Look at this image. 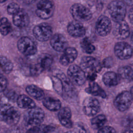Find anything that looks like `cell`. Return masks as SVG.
<instances>
[{"instance_id": "40", "label": "cell", "mask_w": 133, "mask_h": 133, "mask_svg": "<svg viewBox=\"0 0 133 133\" xmlns=\"http://www.w3.org/2000/svg\"><path fill=\"white\" fill-rule=\"evenodd\" d=\"M22 130L19 127H13L8 130L7 133H22Z\"/></svg>"}, {"instance_id": "46", "label": "cell", "mask_w": 133, "mask_h": 133, "mask_svg": "<svg viewBox=\"0 0 133 133\" xmlns=\"http://www.w3.org/2000/svg\"><path fill=\"white\" fill-rule=\"evenodd\" d=\"M65 133H74L73 131H67V132H65Z\"/></svg>"}, {"instance_id": "18", "label": "cell", "mask_w": 133, "mask_h": 133, "mask_svg": "<svg viewBox=\"0 0 133 133\" xmlns=\"http://www.w3.org/2000/svg\"><path fill=\"white\" fill-rule=\"evenodd\" d=\"M58 119L61 124L64 127L70 128L73 126V123L71 121V111L68 107L61 108L58 114Z\"/></svg>"}, {"instance_id": "32", "label": "cell", "mask_w": 133, "mask_h": 133, "mask_svg": "<svg viewBox=\"0 0 133 133\" xmlns=\"http://www.w3.org/2000/svg\"><path fill=\"white\" fill-rule=\"evenodd\" d=\"M54 88L58 94H61L63 91V85L61 79L58 76H54L52 78Z\"/></svg>"}, {"instance_id": "4", "label": "cell", "mask_w": 133, "mask_h": 133, "mask_svg": "<svg viewBox=\"0 0 133 133\" xmlns=\"http://www.w3.org/2000/svg\"><path fill=\"white\" fill-rule=\"evenodd\" d=\"M45 113L39 107H35L29 109L24 115V120L25 123L29 126H37L44 121Z\"/></svg>"}, {"instance_id": "22", "label": "cell", "mask_w": 133, "mask_h": 133, "mask_svg": "<svg viewBox=\"0 0 133 133\" xmlns=\"http://www.w3.org/2000/svg\"><path fill=\"white\" fill-rule=\"evenodd\" d=\"M102 81L104 84L109 87L117 85L119 81L118 75L114 72H107L102 76Z\"/></svg>"}, {"instance_id": "3", "label": "cell", "mask_w": 133, "mask_h": 133, "mask_svg": "<svg viewBox=\"0 0 133 133\" xmlns=\"http://www.w3.org/2000/svg\"><path fill=\"white\" fill-rule=\"evenodd\" d=\"M109 14L114 21L118 22L124 20L126 14L125 4L122 1H113L108 5Z\"/></svg>"}, {"instance_id": "16", "label": "cell", "mask_w": 133, "mask_h": 133, "mask_svg": "<svg viewBox=\"0 0 133 133\" xmlns=\"http://www.w3.org/2000/svg\"><path fill=\"white\" fill-rule=\"evenodd\" d=\"M67 30L71 36L76 38L83 36L86 33V29L83 24L76 21L70 22L67 26Z\"/></svg>"}, {"instance_id": "35", "label": "cell", "mask_w": 133, "mask_h": 133, "mask_svg": "<svg viewBox=\"0 0 133 133\" xmlns=\"http://www.w3.org/2000/svg\"><path fill=\"white\" fill-rule=\"evenodd\" d=\"M74 133H89V131L83 124L77 123L75 124L74 131Z\"/></svg>"}, {"instance_id": "25", "label": "cell", "mask_w": 133, "mask_h": 133, "mask_svg": "<svg viewBox=\"0 0 133 133\" xmlns=\"http://www.w3.org/2000/svg\"><path fill=\"white\" fill-rule=\"evenodd\" d=\"M119 77L128 82L133 81V65L120 67L118 70Z\"/></svg>"}, {"instance_id": "2", "label": "cell", "mask_w": 133, "mask_h": 133, "mask_svg": "<svg viewBox=\"0 0 133 133\" xmlns=\"http://www.w3.org/2000/svg\"><path fill=\"white\" fill-rule=\"evenodd\" d=\"M20 114L19 111L10 104L4 103L1 107V119L9 125L15 126L19 122Z\"/></svg>"}, {"instance_id": "42", "label": "cell", "mask_w": 133, "mask_h": 133, "mask_svg": "<svg viewBox=\"0 0 133 133\" xmlns=\"http://www.w3.org/2000/svg\"><path fill=\"white\" fill-rule=\"evenodd\" d=\"M122 133H133V127L128 128Z\"/></svg>"}, {"instance_id": "7", "label": "cell", "mask_w": 133, "mask_h": 133, "mask_svg": "<svg viewBox=\"0 0 133 133\" xmlns=\"http://www.w3.org/2000/svg\"><path fill=\"white\" fill-rule=\"evenodd\" d=\"M34 37L39 41L45 42L50 39L52 36V30L51 26L45 22L36 25L33 29Z\"/></svg>"}, {"instance_id": "45", "label": "cell", "mask_w": 133, "mask_h": 133, "mask_svg": "<svg viewBox=\"0 0 133 133\" xmlns=\"http://www.w3.org/2000/svg\"><path fill=\"white\" fill-rule=\"evenodd\" d=\"M131 41L133 43V32L131 33Z\"/></svg>"}, {"instance_id": "24", "label": "cell", "mask_w": 133, "mask_h": 133, "mask_svg": "<svg viewBox=\"0 0 133 133\" xmlns=\"http://www.w3.org/2000/svg\"><path fill=\"white\" fill-rule=\"evenodd\" d=\"M85 91L88 94L95 96H99L102 98H105L107 97L106 93L104 90L95 82L91 83L88 87L86 88Z\"/></svg>"}, {"instance_id": "19", "label": "cell", "mask_w": 133, "mask_h": 133, "mask_svg": "<svg viewBox=\"0 0 133 133\" xmlns=\"http://www.w3.org/2000/svg\"><path fill=\"white\" fill-rule=\"evenodd\" d=\"M13 23L19 28H24L28 26L30 22V19L28 14L22 9L13 16Z\"/></svg>"}, {"instance_id": "39", "label": "cell", "mask_w": 133, "mask_h": 133, "mask_svg": "<svg viewBox=\"0 0 133 133\" xmlns=\"http://www.w3.org/2000/svg\"><path fill=\"white\" fill-rule=\"evenodd\" d=\"M113 63H114V62H113V59L111 57H109V58H107L103 60L102 64L104 67L109 68L113 66Z\"/></svg>"}, {"instance_id": "43", "label": "cell", "mask_w": 133, "mask_h": 133, "mask_svg": "<svg viewBox=\"0 0 133 133\" xmlns=\"http://www.w3.org/2000/svg\"><path fill=\"white\" fill-rule=\"evenodd\" d=\"M124 3L129 6L133 5V1H125L124 2Z\"/></svg>"}, {"instance_id": "41", "label": "cell", "mask_w": 133, "mask_h": 133, "mask_svg": "<svg viewBox=\"0 0 133 133\" xmlns=\"http://www.w3.org/2000/svg\"><path fill=\"white\" fill-rule=\"evenodd\" d=\"M128 18L130 22L133 24V7L131 8L128 12Z\"/></svg>"}, {"instance_id": "27", "label": "cell", "mask_w": 133, "mask_h": 133, "mask_svg": "<svg viewBox=\"0 0 133 133\" xmlns=\"http://www.w3.org/2000/svg\"><path fill=\"white\" fill-rule=\"evenodd\" d=\"M54 129L53 126L50 125H37L29 128L25 133H48Z\"/></svg>"}, {"instance_id": "1", "label": "cell", "mask_w": 133, "mask_h": 133, "mask_svg": "<svg viewBox=\"0 0 133 133\" xmlns=\"http://www.w3.org/2000/svg\"><path fill=\"white\" fill-rule=\"evenodd\" d=\"M80 67L86 73L87 78L93 81L97 77V73L100 71L102 64L97 59L85 56L81 59Z\"/></svg>"}, {"instance_id": "34", "label": "cell", "mask_w": 133, "mask_h": 133, "mask_svg": "<svg viewBox=\"0 0 133 133\" xmlns=\"http://www.w3.org/2000/svg\"><path fill=\"white\" fill-rule=\"evenodd\" d=\"M3 92H4V94L5 95V96L9 100L13 101V102L17 101L18 96H17V95L15 91H14L12 90H6V89Z\"/></svg>"}, {"instance_id": "14", "label": "cell", "mask_w": 133, "mask_h": 133, "mask_svg": "<svg viewBox=\"0 0 133 133\" xmlns=\"http://www.w3.org/2000/svg\"><path fill=\"white\" fill-rule=\"evenodd\" d=\"M50 44L54 50L59 52H63L68 47V41L60 33H56L52 36L50 39Z\"/></svg>"}, {"instance_id": "13", "label": "cell", "mask_w": 133, "mask_h": 133, "mask_svg": "<svg viewBox=\"0 0 133 133\" xmlns=\"http://www.w3.org/2000/svg\"><path fill=\"white\" fill-rule=\"evenodd\" d=\"M112 29L110 19L107 16L101 15L97 19L96 24V31L98 35L105 36L108 35Z\"/></svg>"}, {"instance_id": "36", "label": "cell", "mask_w": 133, "mask_h": 133, "mask_svg": "<svg viewBox=\"0 0 133 133\" xmlns=\"http://www.w3.org/2000/svg\"><path fill=\"white\" fill-rule=\"evenodd\" d=\"M123 124L124 126L129 128L133 127V114H129L126 116L123 121Z\"/></svg>"}, {"instance_id": "12", "label": "cell", "mask_w": 133, "mask_h": 133, "mask_svg": "<svg viewBox=\"0 0 133 133\" xmlns=\"http://www.w3.org/2000/svg\"><path fill=\"white\" fill-rule=\"evenodd\" d=\"M114 51L115 56L121 60L129 59L133 54V49L128 43L121 42L116 43L114 46Z\"/></svg>"}, {"instance_id": "20", "label": "cell", "mask_w": 133, "mask_h": 133, "mask_svg": "<svg viewBox=\"0 0 133 133\" xmlns=\"http://www.w3.org/2000/svg\"><path fill=\"white\" fill-rule=\"evenodd\" d=\"M44 106L51 111H57L60 110L61 103L59 99L51 97H46L43 99Z\"/></svg>"}, {"instance_id": "44", "label": "cell", "mask_w": 133, "mask_h": 133, "mask_svg": "<svg viewBox=\"0 0 133 133\" xmlns=\"http://www.w3.org/2000/svg\"><path fill=\"white\" fill-rule=\"evenodd\" d=\"M130 93L132 96V98H133V86L131 87V89H130Z\"/></svg>"}, {"instance_id": "31", "label": "cell", "mask_w": 133, "mask_h": 133, "mask_svg": "<svg viewBox=\"0 0 133 133\" xmlns=\"http://www.w3.org/2000/svg\"><path fill=\"white\" fill-rule=\"evenodd\" d=\"M1 33L3 35H7L12 30V26L11 23L6 18H2L1 20Z\"/></svg>"}, {"instance_id": "17", "label": "cell", "mask_w": 133, "mask_h": 133, "mask_svg": "<svg viewBox=\"0 0 133 133\" xmlns=\"http://www.w3.org/2000/svg\"><path fill=\"white\" fill-rule=\"evenodd\" d=\"M77 56V51L76 49L73 47H68L61 56L59 59L60 63L64 66L68 65L72 63L76 59Z\"/></svg>"}, {"instance_id": "15", "label": "cell", "mask_w": 133, "mask_h": 133, "mask_svg": "<svg viewBox=\"0 0 133 133\" xmlns=\"http://www.w3.org/2000/svg\"><path fill=\"white\" fill-rule=\"evenodd\" d=\"M113 33L115 37L118 39H126L130 34L129 27L127 23L124 20L115 22Z\"/></svg>"}, {"instance_id": "33", "label": "cell", "mask_w": 133, "mask_h": 133, "mask_svg": "<svg viewBox=\"0 0 133 133\" xmlns=\"http://www.w3.org/2000/svg\"><path fill=\"white\" fill-rule=\"evenodd\" d=\"M20 10L19 5L15 2L9 3L7 7V11L8 13L10 15H12L13 16L18 12Z\"/></svg>"}, {"instance_id": "5", "label": "cell", "mask_w": 133, "mask_h": 133, "mask_svg": "<svg viewBox=\"0 0 133 133\" xmlns=\"http://www.w3.org/2000/svg\"><path fill=\"white\" fill-rule=\"evenodd\" d=\"M67 74L71 82L75 85H83L86 79V74L80 66L76 64L71 65L67 71Z\"/></svg>"}, {"instance_id": "23", "label": "cell", "mask_w": 133, "mask_h": 133, "mask_svg": "<svg viewBox=\"0 0 133 133\" xmlns=\"http://www.w3.org/2000/svg\"><path fill=\"white\" fill-rule=\"evenodd\" d=\"M26 91L29 96L37 100H43L44 98L45 94L44 91L34 85H29L26 87Z\"/></svg>"}, {"instance_id": "37", "label": "cell", "mask_w": 133, "mask_h": 133, "mask_svg": "<svg viewBox=\"0 0 133 133\" xmlns=\"http://www.w3.org/2000/svg\"><path fill=\"white\" fill-rule=\"evenodd\" d=\"M98 133H116L114 128L109 126H106L100 128Z\"/></svg>"}, {"instance_id": "6", "label": "cell", "mask_w": 133, "mask_h": 133, "mask_svg": "<svg viewBox=\"0 0 133 133\" xmlns=\"http://www.w3.org/2000/svg\"><path fill=\"white\" fill-rule=\"evenodd\" d=\"M70 11L74 19L78 22L87 21L92 17L91 11L81 4H74L70 7Z\"/></svg>"}, {"instance_id": "38", "label": "cell", "mask_w": 133, "mask_h": 133, "mask_svg": "<svg viewBox=\"0 0 133 133\" xmlns=\"http://www.w3.org/2000/svg\"><path fill=\"white\" fill-rule=\"evenodd\" d=\"M0 82H1V91L3 92L6 89L7 85V81L6 78L3 74H1L0 77Z\"/></svg>"}, {"instance_id": "29", "label": "cell", "mask_w": 133, "mask_h": 133, "mask_svg": "<svg viewBox=\"0 0 133 133\" xmlns=\"http://www.w3.org/2000/svg\"><path fill=\"white\" fill-rule=\"evenodd\" d=\"M0 61L1 71L5 74H9L10 73L13 69L12 63L6 57L3 56H1Z\"/></svg>"}, {"instance_id": "8", "label": "cell", "mask_w": 133, "mask_h": 133, "mask_svg": "<svg viewBox=\"0 0 133 133\" xmlns=\"http://www.w3.org/2000/svg\"><path fill=\"white\" fill-rule=\"evenodd\" d=\"M17 47L19 51L26 56H33L37 51L35 43L31 38L26 36L21 37L18 40Z\"/></svg>"}, {"instance_id": "21", "label": "cell", "mask_w": 133, "mask_h": 133, "mask_svg": "<svg viewBox=\"0 0 133 133\" xmlns=\"http://www.w3.org/2000/svg\"><path fill=\"white\" fill-rule=\"evenodd\" d=\"M16 101L18 106L21 109L29 110L36 107L35 102L25 95H21L19 96Z\"/></svg>"}, {"instance_id": "11", "label": "cell", "mask_w": 133, "mask_h": 133, "mask_svg": "<svg viewBox=\"0 0 133 133\" xmlns=\"http://www.w3.org/2000/svg\"><path fill=\"white\" fill-rule=\"evenodd\" d=\"M100 106L98 100L94 97H86L83 103V111L85 115L92 116L97 114L100 110Z\"/></svg>"}, {"instance_id": "9", "label": "cell", "mask_w": 133, "mask_h": 133, "mask_svg": "<svg viewBox=\"0 0 133 133\" xmlns=\"http://www.w3.org/2000/svg\"><path fill=\"white\" fill-rule=\"evenodd\" d=\"M54 7L52 2L47 0H42L38 2L36 5L35 13L42 19H47L54 14Z\"/></svg>"}, {"instance_id": "26", "label": "cell", "mask_w": 133, "mask_h": 133, "mask_svg": "<svg viewBox=\"0 0 133 133\" xmlns=\"http://www.w3.org/2000/svg\"><path fill=\"white\" fill-rule=\"evenodd\" d=\"M53 62L52 58L48 55L42 56L38 60L37 63L42 71L47 70L50 68Z\"/></svg>"}, {"instance_id": "10", "label": "cell", "mask_w": 133, "mask_h": 133, "mask_svg": "<svg viewBox=\"0 0 133 133\" xmlns=\"http://www.w3.org/2000/svg\"><path fill=\"white\" fill-rule=\"evenodd\" d=\"M132 99L133 98L130 92L124 91L116 97L114 100V104L118 110L124 112L130 107Z\"/></svg>"}, {"instance_id": "28", "label": "cell", "mask_w": 133, "mask_h": 133, "mask_svg": "<svg viewBox=\"0 0 133 133\" xmlns=\"http://www.w3.org/2000/svg\"><path fill=\"white\" fill-rule=\"evenodd\" d=\"M107 122V118L105 115L100 114L96 116L91 120V125L95 129H100L103 127Z\"/></svg>"}, {"instance_id": "30", "label": "cell", "mask_w": 133, "mask_h": 133, "mask_svg": "<svg viewBox=\"0 0 133 133\" xmlns=\"http://www.w3.org/2000/svg\"><path fill=\"white\" fill-rule=\"evenodd\" d=\"M81 47L82 50L88 54H91L95 50V47L87 37H85L81 41Z\"/></svg>"}]
</instances>
